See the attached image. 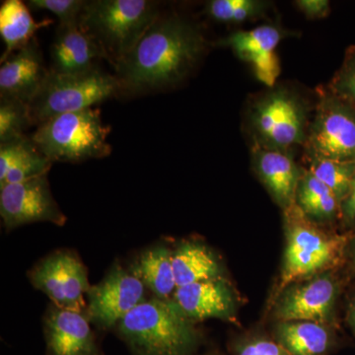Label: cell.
<instances>
[{
  "instance_id": "obj_14",
  "label": "cell",
  "mask_w": 355,
  "mask_h": 355,
  "mask_svg": "<svg viewBox=\"0 0 355 355\" xmlns=\"http://www.w3.org/2000/svg\"><path fill=\"white\" fill-rule=\"evenodd\" d=\"M252 166L273 202L282 211L293 207L302 174L293 154L251 146Z\"/></svg>"
},
{
  "instance_id": "obj_33",
  "label": "cell",
  "mask_w": 355,
  "mask_h": 355,
  "mask_svg": "<svg viewBox=\"0 0 355 355\" xmlns=\"http://www.w3.org/2000/svg\"><path fill=\"white\" fill-rule=\"evenodd\" d=\"M347 323L355 334V298L350 301L349 308H347Z\"/></svg>"
},
{
  "instance_id": "obj_16",
  "label": "cell",
  "mask_w": 355,
  "mask_h": 355,
  "mask_svg": "<svg viewBox=\"0 0 355 355\" xmlns=\"http://www.w3.org/2000/svg\"><path fill=\"white\" fill-rule=\"evenodd\" d=\"M172 300L191 321L228 319L234 315L236 308L232 289L222 277L177 287Z\"/></svg>"
},
{
  "instance_id": "obj_22",
  "label": "cell",
  "mask_w": 355,
  "mask_h": 355,
  "mask_svg": "<svg viewBox=\"0 0 355 355\" xmlns=\"http://www.w3.org/2000/svg\"><path fill=\"white\" fill-rule=\"evenodd\" d=\"M173 272L177 287L220 279L221 266L209 248L184 243L172 252Z\"/></svg>"
},
{
  "instance_id": "obj_13",
  "label": "cell",
  "mask_w": 355,
  "mask_h": 355,
  "mask_svg": "<svg viewBox=\"0 0 355 355\" xmlns=\"http://www.w3.org/2000/svg\"><path fill=\"white\" fill-rule=\"evenodd\" d=\"M287 37H291V32L279 26L265 24L247 31L233 32L218 44L231 49L240 60L251 65L260 83L272 88L282 72L277 49Z\"/></svg>"
},
{
  "instance_id": "obj_19",
  "label": "cell",
  "mask_w": 355,
  "mask_h": 355,
  "mask_svg": "<svg viewBox=\"0 0 355 355\" xmlns=\"http://www.w3.org/2000/svg\"><path fill=\"white\" fill-rule=\"evenodd\" d=\"M53 162L24 135L0 144V189L48 174Z\"/></svg>"
},
{
  "instance_id": "obj_3",
  "label": "cell",
  "mask_w": 355,
  "mask_h": 355,
  "mask_svg": "<svg viewBox=\"0 0 355 355\" xmlns=\"http://www.w3.org/2000/svg\"><path fill=\"white\" fill-rule=\"evenodd\" d=\"M286 252L272 301L287 286L328 272L342 260L349 236L329 232L303 214L297 205L284 211Z\"/></svg>"
},
{
  "instance_id": "obj_29",
  "label": "cell",
  "mask_w": 355,
  "mask_h": 355,
  "mask_svg": "<svg viewBox=\"0 0 355 355\" xmlns=\"http://www.w3.org/2000/svg\"><path fill=\"white\" fill-rule=\"evenodd\" d=\"M86 1L83 0H29L28 6L34 10H46L55 14L60 24L78 22Z\"/></svg>"
},
{
  "instance_id": "obj_28",
  "label": "cell",
  "mask_w": 355,
  "mask_h": 355,
  "mask_svg": "<svg viewBox=\"0 0 355 355\" xmlns=\"http://www.w3.org/2000/svg\"><path fill=\"white\" fill-rule=\"evenodd\" d=\"M327 86L331 92L355 106V46L345 51L342 65Z\"/></svg>"
},
{
  "instance_id": "obj_9",
  "label": "cell",
  "mask_w": 355,
  "mask_h": 355,
  "mask_svg": "<svg viewBox=\"0 0 355 355\" xmlns=\"http://www.w3.org/2000/svg\"><path fill=\"white\" fill-rule=\"evenodd\" d=\"M338 295V282L328 270L287 286L273 300V315L280 322L329 324L335 316Z\"/></svg>"
},
{
  "instance_id": "obj_2",
  "label": "cell",
  "mask_w": 355,
  "mask_h": 355,
  "mask_svg": "<svg viewBox=\"0 0 355 355\" xmlns=\"http://www.w3.org/2000/svg\"><path fill=\"white\" fill-rule=\"evenodd\" d=\"M312 112L309 101L296 89L277 84L248 106L246 127L252 146L293 153L304 146Z\"/></svg>"
},
{
  "instance_id": "obj_21",
  "label": "cell",
  "mask_w": 355,
  "mask_h": 355,
  "mask_svg": "<svg viewBox=\"0 0 355 355\" xmlns=\"http://www.w3.org/2000/svg\"><path fill=\"white\" fill-rule=\"evenodd\" d=\"M275 338L291 355H327L333 345L329 324L315 322H279Z\"/></svg>"
},
{
  "instance_id": "obj_23",
  "label": "cell",
  "mask_w": 355,
  "mask_h": 355,
  "mask_svg": "<svg viewBox=\"0 0 355 355\" xmlns=\"http://www.w3.org/2000/svg\"><path fill=\"white\" fill-rule=\"evenodd\" d=\"M306 216L319 224L340 218V202L335 193L309 170L303 168L296 191V202Z\"/></svg>"
},
{
  "instance_id": "obj_30",
  "label": "cell",
  "mask_w": 355,
  "mask_h": 355,
  "mask_svg": "<svg viewBox=\"0 0 355 355\" xmlns=\"http://www.w3.org/2000/svg\"><path fill=\"white\" fill-rule=\"evenodd\" d=\"M237 355H291L279 343L266 338H254L243 343Z\"/></svg>"
},
{
  "instance_id": "obj_8",
  "label": "cell",
  "mask_w": 355,
  "mask_h": 355,
  "mask_svg": "<svg viewBox=\"0 0 355 355\" xmlns=\"http://www.w3.org/2000/svg\"><path fill=\"white\" fill-rule=\"evenodd\" d=\"M316 94L305 156L355 162L354 105L331 92L328 86H318Z\"/></svg>"
},
{
  "instance_id": "obj_31",
  "label": "cell",
  "mask_w": 355,
  "mask_h": 355,
  "mask_svg": "<svg viewBox=\"0 0 355 355\" xmlns=\"http://www.w3.org/2000/svg\"><path fill=\"white\" fill-rule=\"evenodd\" d=\"M294 4L308 19H323L331 12V4L328 0H297L294 1Z\"/></svg>"
},
{
  "instance_id": "obj_10",
  "label": "cell",
  "mask_w": 355,
  "mask_h": 355,
  "mask_svg": "<svg viewBox=\"0 0 355 355\" xmlns=\"http://www.w3.org/2000/svg\"><path fill=\"white\" fill-rule=\"evenodd\" d=\"M32 284L60 309L83 312L87 293V270L76 254L62 251L42 261L30 275Z\"/></svg>"
},
{
  "instance_id": "obj_20",
  "label": "cell",
  "mask_w": 355,
  "mask_h": 355,
  "mask_svg": "<svg viewBox=\"0 0 355 355\" xmlns=\"http://www.w3.org/2000/svg\"><path fill=\"white\" fill-rule=\"evenodd\" d=\"M53 23L50 19L36 22L28 6L20 0H6L0 7V35L6 44L1 64L16 51L22 50L35 39L41 28Z\"/></svg>"
},
{
  "instance_id": "obj_26",
  "label": "cell",
  "mask_w": 355,
  "mask_h": 355,
  "mask_svg": "<svg viewBox=\"0 0 355 355\" xmlns=\"http://www.w3.org/2000/svg\"><path fill=\"white\" fill-rule=\"evenodd\" d=\"M270 6V2L263 0H210L205 4V13L217 22L241 24L263 17Z\"/></svg>"
},
{
  "instance_id": "obj_17",
  "label": "cell",
  "mask_w": 355,
  "mask_h": 355,
  "mask_svg": "<svg viewBox=\"0 0 355 355\" xmlns=\"http://www.w3.org/2000/svg\"><path fill=\"white\" fill-rule=\"evenodd\" d=\"M53 71L77 73L97 67L98 60H107L98 42L81 29L79 22L60 24L51 44Z\"/></svg>"
},
{
  "instance_id": "obj_12",
  "label": "cell",
  "mask_w": 355,
  "mask_h": 355,
  "mask_svg": "<svg viewBox=\"0 0 355 355\" xmlns=\"http://www.w3.org/2000/svg\"><path fill=\"white\" fill-rule=\"evenodd\" d=\"M146 286L137 277L114 266L109 275L87 292L89 319L103 328H110L144 301Z\"/></svg>"
},
{
  "instance_id": "obj_27",
  "label": "cell",
  "mask_w": 355,
  "mask_h": 355,
  "mask_svg": "<svg viewBox=\"0 0 355 355\" xmlns=\"http://www.w3.org/2000/svg\"><path fill=\"white\" fill-rule=\"evenodd\" d=\"M33 125L27 103L0 98V144L24 137Z\"/></svg>"
},
{
  "instance_id": "obj_18",
  "label": "cell",
  "mask_w": 355,
  "mask_h": 355,
  "mask_svg": "<svg viewBox=\"0 0 355 355\" xmlns=\"http://www.w3.org/2000/svg\"><path fill=\"white\" fill-rule=\"evenodd\" d=\"M51 355H95L94 336L81 313L53 307L46 318Z\"/></svg>"
},
{
  "instance_id": "obj_24",
  "label": "cell",
  "mask_w": 355,
  "mask_h": 355,
  "mask_svg": "<svg viewBox=\"0 0 355 355\" xmlns=\"http://www.w3.org/2000/svg\"><path fill=\"white\" fill-rule=\"evenodd\" d=\"M132 273L155 294L156 297L170 299V295L176 291L172 252L167 248H154L140 254L132 266Z\"/></svg>"
},
{
  "instance_id": "obj_25",
  "label": "cell",
  "mask_w": 355,
  "mask_h": 355,
  "mask_svg": "<svg viewBox=\"0 0 355 355\" xmlns=\"http://www.w3.org/2000/svg\"><path fill=\"white\" fill-rule=\"evenodd\" d=\"M305 159L307 162L306 169L330 188L342 205L343 200L349 195L355 176V162L311 156H305Z\"/></svg>"
},
{
  "instance_id": "obj_11",
  "label": "cell",
  "mask_w": 355,
  "mask_h": 355,
  "mask_svg": "<svg viewBox=\"0 0 355 355\" xmlns=\"http://www.w3.org/2000/svg\"><path fill=\"white\" fill-rule=\"evenodd\" d=\"M0 214L7 229L33 222L62 226L67 219L51 195L46 175L0 189Z\"/></svg>"
},
{
  "instance_id": "obj_32",
  "label": "cell",
  "mask_w": 355,
  "mask_h": 355,
  "mask_svg": "<svg viewBox=\"0 0 355 355\" xmlns=\"http://www.w3.org/2000/svg\"><path fill=\"white\" fill-rule=\"evenodd\" d=\"M340 218L345 224L355 223V176L352 180L349 195L340 205Z\"/></svg>"
},
{
  "instance_id": "obj_5",
  "label": "cell",
  "mask_w": 355,
  "mask_h": 355,
  "mask_svg": "<svg viewBox=\"0 0 355 355\" xmlns=\"http://www.w3.org/2000/svg\"><path fill=\"white\" fill-rule=\"evenodd\" d=\"M119 330L139 355H186L198 340L193 321L172 299L144 300L121 320Z\"/></svg>"
},
{
  "instance_id": "obj_7",
  "label": "cell",
  "mask_w": 355,
  "mask_h": 355,
  "mask_svg": "<svg viewBox=\"0 0 355 355\" xmlns=\"http://www.w3.org/2000/svg\"><path fill=\"white\" fill-rule=\"evenodd\" d=\"M121 93L116 76L95 67L77 73L50 70L39 92L28 104L33 125L38 127L53 116L80 110L113 98Z\"/></svg>"
},
{
  "instance_id": "obj_15",
  "label": "cell",
  "mask_w": 355,
  "mask_h": 355,
  "mask_svg": "<svg viewBox=\"0 0 355 355\" xmlns=\"http://www.w3.org/2000/svg\"><path fill=\"white\" fill-rule=\"evenodd\" d=\"M50 70L46 69L38 41L35 38L22 50L16 51L0 67V98H10L29 104Z\"/></svg>"
},
{
  "instance_id": "obj_1",
  "label": "cell",
  "mask_w": 355,
  "mask_h": 355,
  "mask_svg": "<svg viewBox=\"0 0 355 355\" xmlns=\"http://www.w3.org/2000/svg\"><path fill=\"white\" fill-rule=\"evenodd\" d=\"M193 21L159 16L132 53L116 67L121 92L140 94L177 85L190 76L207 50Z\"/></svg>"
},
{
  "instance_id": "obj_34",
  "label": "cell",
  "mask_w": 355,
  "mask_h": 355,
  "mask_svg": "<svg viewBox=\"0 0 355 355\" xmlns=\"http://www.w3.org/2000/svg\"><path fill=\"white\" fill-rule=\"evenodd\" d=\"M350 268H352V272H355V247L354 253H352V263H350Z\"/></svg>"
},
{
  "instance_id": "obj_4",
  "label": "cell",
  "mask_w": 355,
  "mask_h": 355,
  "mask_svg": "<svg viewBox=\"0 0 355 355\" xmlns=\"http://www.w3.org/2000/svg\"><path fill=\"white\" fill-rule=\"evenodd\" d=\"M160 16L158 3L148 0L86 1L79 25L101 46L114 69L137 46Z\"/></svg>"
},
{
  "instance_id": "obj_6",
  "label": "cell",
  "mask_w": 355,
  "mask_h": 355,
  "mask_svg": "<svg viewBox=\"0 0 355 355\" xmlns=\"http://www.w3.org/2000/svg\"><path fill=\"white\" fill-rule=\"evenodd\" d=\"M110 132L100 110L87 108L44 121L31 139L51 162L79 163L111 154Z\"/></svg>"
}]
</instances>
